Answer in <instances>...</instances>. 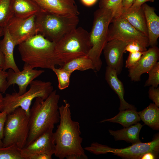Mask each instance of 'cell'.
I'll use <instances>...</instances> for the list:
<instances>
[{"instance_id":"obj_31","label":"cell","mask_w":159,"mask_h":159,"mask_svg":"<svg viewBox=\"0 0 159 159\" xmlns=\"http://www.w3.org/2000/svg\"><path fill=\"white\" fill-rule=\"evenodd\" d=\"M23 159H51L52 156L45 154H39L28 152L20 149Z\"/></svg>"},{"instance_id":"obj_16","label":"cell","mask_w":159,"mask_h":159,"mask_svg":"<svg viewBox=\"0 0 159 159\" xmlns=\"http://www.w3.org/2000/svg\"><path fill=\"white\" fill-rule=\"evenodd\" d=\"M53 128L49 129L22 149L25 151L51 156L54 154L55 144Z\"/></svg>"},{"instance_id":"obj_6","label":"cell","mask_w":159,"mask_h":159,"mask_svg":"<svg viewBox=\"0 0 159 159\" xmlns=\"http://www.w3.org/2000/svg\"><path fill=\"white\" fill-rule=\"evenodd\" d=\"M114 16L112 11L106 9L99 8L94 13L92 26L89 33L92 48L87 56L92 60L97 71L102 66L100 56L107 42L108 27Z\"/></svg>"},{"instance_id":"obj_17","label":"cell","mask_w":159,"mask_h":159,"mask_svg":"<svg viewBox=\"0 0 159 159\" xmlns=\"http://www.w3.org/2000/svg\"><path fill=\"white\" fill-rule=\"evenodd\" d=\"M116 71L107 66L105 72V79L110 87L118 95L120 101V111L127 109L136 110L134 106L127 102L124 100V88L122 82L118 79Z\"/></svg>"},{"instance_id":"obj_44","label":"cell","mask_w":159,"mask_h":159,"mask_svg":"<svg viewBox=\"0 0 159 159\" xmlns=\"http://www.w3.org/2000/svg\"><path fill=\"white\" fill-rule=\"evenodd\" d=\"M3 144L2 140L0 139V148L3 147Z\"/></svg>"},{"instance_id":"obj_10","label":"cell","mask_w":159,"mask_h":159,"mask_svg":"<svg viewBox=\"0 0 159 159\" xmlns=\"http://www.w3.org/2000/svg\"><path fill=\"white\" fill-rule=\"evenodd\" d=\"M117 39L125 42H137L145 47L149 46L148 37L132 26L121 15L113 18L110 24L107 41Z\"/></svg>"},{"instance_id":"obj_41","label":"cell","mask_w":159,"mask_h":159,"mask_svg":"<svg viewBox=\"0 0 159 159\" xmlns=\"http://www.w3.org/2000/svg\"><path fill=\"white\" fill-rule=\"evenodd\" d=\"M82 2L87 6H91L94 4L97 0H81Z\"/></svg>"},{"instance_id":"obj_27","label":"cell","mask_w":159,"mask_h":159,"mask_svg":"<svg viewBox=\"0 0 159 159\" xmlns=\"http://www.w3.org/2000/svg\"><path fill=\"white\" fill-rule=\"evenodd\" d=\"M52 70L57 77L59 89L63 90L68 87L69 85L70 77L72 73L62 67L59 68L54 67Z\"/></svg>"},{"instance_id":"obj_39","label":"cell","mask_w":159,"mask_h":159,"mask_svg":"<svg viewBox=\"0 0 159 159\" xmlns=\"http://www.w3.org/2000/svg\"><path fill=\"white\" fill-rule=\"evenodd\" d=\"M158 157L151 153H147L144 154L141 159H154L158 158Z\"/></svg>"},{"instance_id":"obj_3","label":"cell","mask_w":159,"mask_h":159,"mask_svg":"<svg viewBox=\"0 0 159 159\" xmlns=\"http://www.w3.org/2000/svg\"><path fill=\"white\" fill-rule=\"evenodd\" d=\"M55 44L38 34L19 44L18 49L22 60L32 68L52 70L56 65L63 66L56 53Z\"/></svg>"},{"instance_id":"obj_9","label":"cell","mask_w":159,"mask_h":159,"mask_svg":"<svg viewBox=\"0 0 159 159\" xmlns=\"http://www.w3.org/2000/svg\"><path fill=\"white\" fill-rule=\"evenodd\" d=\"M84 149L96 155L111 153L127 159H141L144 154L149 152L158 157L159 135H157L150 142L145 143L140 142L124 148H113L97 143H93Z\"/></svg>"},{"instance_id":"obj_43","label":"cell","mask_w":159,"mask_h":159,"mask_svg":"<svg viewBox=\"0 0 159 159\" xmlns=\"http://www.w3.org/2000/svg\"><path fill=\"white\" fill-rule=\"evenodd\" d=\"M4 28H0V37L3 36L4 33Z\"/></svg>"},{"instance_id":"obj_40","label":"cell","mask_w":159,"mask_h":159,"mask_svg":"<svg viewBox=\"0 0 159 159\" xmlns=\"http://www.w3.org/2000/svg\"><path fill=\"white\" fill-rule=\"evenodd\" d=\"M1 40L0 39V68L3 69L5 64V59L4 54L1 47Z\"/></svg>"},{"instance_id":"obj_14","label":"cell","mask_w":159,"mask_h":159,"mask_svg":"<svg viewBox=\"0 0 159 159\" xmlns=\"http://www.w3.org/2000/svg\"><path fill=\"white\" fill-rule=\"evenodd\" d=\"M159 58V49L156 46L152 47L144 52L138 62L128 69V76L131 80L140 81L141 75L147 73L158 62Z\"/></svg>"},{"instance_id":"obj_7","label":"cell","mask_w":159,"mask_h":159,"mask_svg":"<svg viewBox=\"0 0 159 159\" xmlns=\"http://www.w3.org/2000/svg\"><path fill=\"white\" fill-rule=\"evenodd\" d=\"M29 85L28 90L21 95H19L16 92L6 94L4 97L2 111L8 114L16 108L20 107L29 115L33 100L37 97L45 100L54 90L52 83L49 81L34 80Z\"/></svg>"},{"instance_id":"obj_36","label":"cell","mask_w":159,"mask_h":159,"mask_svg":"<svg viewBox=\"0 0 159 159\" xmlns=\"http://www.w3.org/2000/svg\"><path fill=\"white\" fill-rule=\"evenodd\" d=\"M7 114L4 111H0V139L2 140L4 126Z\"/></svg>"},{"instance_id":"obj_25","label":"cell","mask_w":159,"mask_h":159,"mask_svg":"<svg viewBox=\"0 0 159 159\" xmlns=\"http://www.w3.org/2000/svg\"><path fill=\"white\" fill-rule=\"evenodd\" d=\"M62 67L72 73L76 70L95 69L92 60L87 55L73 59L64 64Z\"/></svg>"},{"instance_id":"obj_12","label":"cell","mask_w":159,"mask_h":159,"mask_svg":"<svg viewBox=\"0 0 159 159\" xmlns=\"http://www.w3.org/2000/svg\"><path fill=\"white\" fill-rule=\"evenodd\" d=\"M7 72V87L8 88L12 85L16 84L19 87L18 94L21 95L27 91V88L30 83L44 73V71L34 69L28 64L24 63L22 70L15 72L9 69Z\"/></svg>"},{"instance_id":"obj_19","label":"cell","mask_w":159,"mask_h":159,"mask_svg":"<svg viewBox=\"0 0 159 159\" xmlns=\"http://www.w3.org/2000/svg\"><path fill=\"white\" fill-rule=\"evenodd\" d=\"M4 37L1 40V47L5 59V64L3 69L4 71L11 69L15 72L20 71L16 65L14 57V52L16 45L6 27L4 28Z\"/></svg>"},{"instance_id":"obj_13","label":"cell","mask_w":159,"mask_h":159,"mask_svg":"<svg viewBox=\"0 0 159 159\" xmlns=\"http://www.w3.org/2000/svg\"><path fill=\"white\" fill-rule=\"evenodd\" d=\"M127 43L117 39L108 41L103 51L107 66L115 69L117 74L122 71L123 66V55Z\"/></svg>"},{"instance_id":"obj_26","label":"cell","mask_w":159,"mask_h":159,"mask_svg":"<svg viewBox=\"0 0 159 159\" xmlns=\"http://www.w3.org/2000/svg\"><path fill=\"white\" fill-rule=\"evenodd\" d=\"M11 0H0V28H4L14 16L10 6Z\"/></svg>"},{"instance_id":"obj_30","label":"cell","mask_w":159,"mask_h":159,"mask_svg":"<svg viewBox=\"0 0 159 159\" xmlns=\"http://www.w3.org/2000/svg\"><path fill=\"white\" fill-rule=\"evenodd\" d=\"M147 73L148 77L144 86L158 87L159 84V62H157Z\"/></svg>"},{"instance_id":"obj_11","label":"cell","mask_w":159,"mask_h":159,"mask_svg":"<svg viewBox=\"0 0 159 159\" xmlns=\"http://www.w3.org/2000/svg\"><path fill=\"white\" fill-rule=\"evenodd\" d=\"M35 16L25 18L14 16L9 21L6 27L16 45L38 34Z\"/></svg>"},{"instance_id":"obj_42","label":"cell","mask_w":159,"mask_h":159,"mask_svg":"<svg viewBox=\"0 0 159 159\" xmlns=\"http://www.w3.org/2000/svg\"><path fill=\"white\" fill-rule=\"evenodd\" d=\"M4 96L2 93L0 91V111H1L3 106Z\"/></svg>"},{"instance_id":"obj_23","label":"cell","mask_w":159,"mask_h":159,"mask_svg":"<svg viewBox=\"0 0 159 159\" xmlns=\"http://www.w3.org/2000/svg\"><path fill=\"white\" fill-rule=\"evenodd\" d=\"M141 120L136 110L127 109L120 111L114 117L100 122H109L119 123L124 127H127L139 122Z\"/></svg>"},{"instance_id":"obj_4","label":"cell","mask_w":159,"mask_h":159,"mask_svg":"<svg viewBox=\"0 0 159 159\" xmlns=\"http://www.w3.org/2000/svg\"><path fill=\"white\" fill-rule=\"evenodd\" d=\"M35 21L38 34L56 43L77 28L79 19L76 15L41 11L36 15Z\"/></svg>"},{"instance_id":"obj_24","label":"cell","mask_w":159,"mask_h":159,"mask_svg":"<svg viewBox=\"0 0 159 159\" xmlns=\"http://www.w3.org/2000/svg\"><path fill=\"white\" fill-rule=\"evenodd\" d=\"M138 114L145 124L154 130L159 129V108L154 103H151Z\"/></svg>"},{"instance_id":"obj_15","label":"cell","mask_w":159,"mask_h":159,"mask_svg":"<svg viewBox=\"0 0 159 159\" xmlns=\"http://www.w3.org/2000/svg\"><path fill=\"white\" fill-rule=\"evenodd\" d=\"M42 11L59 14L78 15L77 6L74 0H32Z\"/></svg>"},{"instance_id":"obj_38","label":"cell","mask_w":159,"mask_h":159,"mask_svg":"<svg viewBox=\"0 0 159 159\" xmlns=\"http://www.w3.org/2000/svg\"><path fill=\"white\" fill-rule=\"evenodd\" d=\"M135 0H122L121 4L122 13L129 9L132 5Z\"/></svg>"},{"instance_id":"obj_20","label":"cell","mask_w":159,"mask_h":159,"mask_svg":"<svg viewBox=\"0 0 159 159\" xmlns=\"http://www.w3.org/2000/svg\"><path fill=\"white\" fill-rule=\"evenodd\" d=\"M10 6L14 16L25 18L42 11L32 0H11Z\"/></svg>"},{"instance_id":"obj_28","label":"cell","mask_w":159,"mask_h":159,"mask_svg":"<svg viewBox=\"0 0 159 159\" xmlns=\"http://www.w3.org/2000/svg\"><path fill=\"white\" fill-rule=\"evenodd\" d=\"M122 0H100L99 8L106 9L111 10L114 14L113 18L121 15V4Z\"/></svg>"},{"instance_id":"obj_37","label":"cell","mask_w":159,"mask_h":159,"mask_svg":"<svg viewBox=\"0 0 159 159\" xmlns=\"http://www.w3.org/2000/svg\"><path fill=\"white\" fill-rule=\"evenodd\" d=\"M155 0H135L131 6V9H137L140 7L142 5L147 2H153Z\"/></svg>"},{"instance_id":"obj_33","label":"cell","mask_w":159,"mask_h":159,"mask_svg":"<svg viewBox=\"0 0 159 159\" xmlns=\"http://www.w3.org/2000/svg\"><path fill=\"white\" fill-rule=\"evenodd\" d=\"M147 50L145 47L140 44L135 42H133L128 43L126 45L125 51L130 53L136 52H143Z\"/></svg>"},{"instance_id":"obj_18","label":"cell","mask_w":159,"mask_h":159,"mask_svg":"<svg viewBox=\"0 0 159 159\" xmlns=\"http://www.w3.org/2000/svg\"><path fill=\"white\" fill-rule=\"evenodd\" d=\"M142 6L146 19L149 46H156L159 37V17L153 7L145 3Z\"/></svg>"},{"instance_id":"obj_29","label":"cell","mask_w":159,"mask_h":159,"mask_svg":"<svg viewBox=\"0 0 159 159\" xmlns=\"http://www.w3.org/2000/svg\"><path fill=\"white\" fill-rule=\"evenodd\" d=\"M0 159H23L20 149L14 145L0 148Z\"/></svg>"},{"instance_id":"obj_1","label":"cell","mask_w":159,"mask_h":159,"mask_svg":"<svg viewBox=\"0 0 159 159\" xmlns=\"http://www.w3.org/2000/svg\"><path fill=\"white\" fill-rule=\"evenodd\" d=\"M59 107V124L54 132V155L60 159H86L87 157L81 144L79 123L71 118L70 105L65 100Z\"/></svg>"},{"instance_id":"obj_22","label":"cell","mask_w":159,"mask_h":159,"mask_svg":"<svg viewBox=\"0 0 159 159\" xmlns=\"http://www.w3.org/2000/svg\"><path fill=\"white\" fill-rule=\"evenodd\" d=\"M143 126L138 122L121 130L116 131L109 130V131L110 134L114 136L115 140H124L133 144L141 142L139 134Z\"/></svg>"},{"instance_id":"obj_21","label":"cell","mask_w":159,"mask_h":159,"mask_svg":"<svg viewBox=\"0 0 159 159\" xmlns=\"http://www.w3.org/2000/svg\"><path fill=\"white\" fill-rule=\"evenodd\" d=\"M121 15L134 28L148 37L146 19L142 6L137 9H128Z\"/></svg>"},{"instance_id":"obj_34","label":"cell","mask_w":159,"mask_h":159,"mask_svg":"<svg viewBox=\"0 0 159 159\" xmlns=\"http://www.w3.org/2000/svg\"><path fill=\"white\" fill-rule=\"evenodd\" d=\"M8 72L0 68V91L4 93L8 88L7 87V77Z\"/></svg>"},{"instance_id":"obj_8","label":"cell","mask_w":159,"mask_h":159,"mask_svg":"<svg viewBox=\"0 0 159 159\" xmlns=\"http://www.w3.org/2000/svg\"><path fill=\"white\" fill-rule=\"evenodd\" d=\"M29 115L18 107L7 115L5 122L3 147L15 146L20 149L26 145L29 132Z\"/></svg>"},{"instance_id":"obj_2","label":"cell","mask_w":159,"mask_h":159,"mask_svg":"<svg viewBox=\"0 0 159 159\" xmlns=\"http://www.w3.org/2000/svg\"><path fill=\"white\" fill-rule=\"evenodd\" d=\"M59 98L55 90L45 100L35 98L29 110V132L25 146L49 129H54V125L59 122Z\"/></svg>"},{"instance_id":"obj_32","label":"cell","mask_w":159,"mask_h":159,"mask_svg":"<svg viewBox=\"0 0 159 159\" xmlns=\"http://www.w3.org/2000/svg\"><path fill=\"white\" fill-rule=\"evenodd\" d=\"M144 52H136L130 53L126 61V67L129 69L134 65L139 60Z\"/></svg>"},{"instance_id":"obj_5","label":"cell","mask_w":159,"mask_h":159,"mask_svg":"<svg viewBox=\"0 0 159 159\" xmlns=\"http://www.w3.org/2000/svg\"><path fill=\"white\" fill-rule=\"evenodd\" d=\"M92 48L89 33L79 27L56 43L57 56L63 65L75 59L87 55Z\"/></svg>"},{"instance_id":"obj_35","label":"cell","mask_w":159,"mask_h":159,"mask_svg":"<svg viewBox=\"0 0 159 159\" xmlns=\"http://www.w3.org/2000/svg\"><path fill=\"white\" fill-rule=\"evenodd\" d=\"M149 98L159 107V88L150 86L148 92Z\"/></svg>"}]
</instances>
